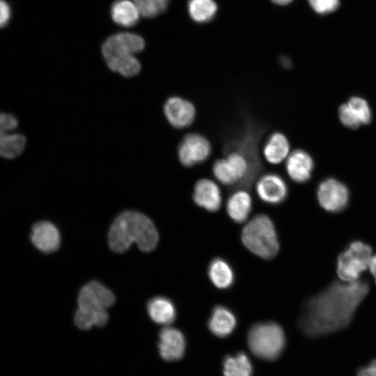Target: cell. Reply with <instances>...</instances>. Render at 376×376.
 I'll return each instance as SVG.
<instances>
[{
    "mask_svg": "<svg viewBox=\"0 0 376 376\" xmlns=\"http://www.w3.org/2000/svg\"><path fill=\"white\" fill-rule=\"evenodd\" d=\"M253 369L250 360L244 352L235 356H227L224 361L225 376H252Z\"/></svg>",
    "mask_w": 376,
    "mask_h": 376,
    "instance_id": "obj_23",
    "label": "cell"
},
{
    "mask_svg": "<svg viewBox=\"0 0 376 376\" xmlns=\"http://www.w3.org/2000/svg\"><path fill=\"white\" fill-rule=\"evenodd\" d=\"M186 347L183 334L178 329L165 327L159 334L158 348L161 357L168 361L180 359Z\"/></svg>",
    "mask_w": 376,
    "mask_h": 376,
    "instance_id": "obj_12",
    "label": "cell"
},
{
    "mask_svg": "<svg viewBox=\"0 0 376 376\" xmlns=\"http://www.w3.org/2000/svg\"><path fill=\"white\" fill-rule=\"evenodd\" d=\"M347 104L361 125L370 122L371 111L366 100L359 97H352L348 100Z\"/></svg>",
    "mask_w": 376,
    "mask_h": 376,
    "instance_id": "obj_26",
    "label": "cell"
},
{
    "mask_svg": "<svg viewBox=\"0 0 376 376\" xmlns=\"http://www.w3.org/2000/svg\"><path fill=\"white\" fill-rule=\"evenodd\" d=\"M308 1L313 10L320 15L334 12L340 6V0H308Z\"/></svg>",
    "mask_w": 376,
    "mask_h": 376,
    "instance_id": "obj_28",
    "label": "cell"
},
{
    "mask_svg": "<svg viewBox=\"0 0 376 376\" xmlns=\"http://www.w3.org/2000/svg\"><path fill=\"white\" fill-rule=\"evenodd\" d=\"M368 268L374 278L375 282L376 283V255L372 256Z\"/></svg>",
    "mask_w": 376,
    "mask_h": 376,
    "instance_id": "obj_32",
    "label": "cell"
},
{
    "mask_svg": "<svg viewBox=\"0 0 376 376\" xmlns=\"http://www.w3.org/2000/svg\"><path fill=\"white\" fill-rule=\"evenodd\" d=\"M252 208V199L245 190L239 189L232 194L227 200L226 211L229 217L235 223L244 222Z\"/></svg>",
    "mask_w": 376,
    "mask_h": 376,
    "instance_id": "obj_19",
    "label": "cell"
},
{
    "mask_svg": "<svg viewBox=\"0 0 376 376\" xmlns=\"http://www.w3.org/2000/svg\"><path fill=\"white\" fill-rule=\"evenodd\" d=\"M211 152V145L203 135L190 133L185 136L178 149L181 164L190 167L205 162Z\"/></svg>",
    "mask_w": 376,
    "mask_h": 376,
    "instance_id": "obj_10",
    "label": "cell"
},
{
    "mask_svg": "<svg viewBox=\"0 0 376 376\" xmlns=\"http://www.w3.org/2000/svg\"><path fill=\"white\" fill-rule=\"evenodd\" d=\"M285 167L292 180L303 183L310 179L314 163L311 155L306 151L295 150L288 157Z\"/></svg>",
    "mask_w": 376,
    "mask_h": 376,
    "instance_id": "obj_16",
    "label": "cell"
},
{
    "mask_svg": "<svg viewBox=\"0 0 376 376\" xmlns=\"http://www.w3.org/2000/svg\"><path fill=\"white\" fill-rule=\"evenodd\" d=\"M372 258L371 247L361 241H354L338 256L336 272L344 282H354L366 271Z\"/></svg>",
    "mask_w": 376,
    "mask_h": 376,
    "instance_id": "obj_7",
    "label": "cell"
},
{
    "mask_svg": "<svg viewBox=\"0 0 376 376\" xmlns=\"http://www.w3.org/2000/svg\"><path fill=\"white\" fill-rule=\"evenodd\" d=\"M241 240L249 251L265 260L272 259L279 251L274 222L265 214H256L244 226Z\"/></svg>",
    "mask_w": 376,
    "mask_h": 376,
    "instance_id": "obj_5",
    "label": "cell"
},
{
    "mask_svg": "<svg viewBox=\"0 0 376 376\" xmlns=\"http://www.w3.org/2000/svg\"><path fill=\"white\" fill-rule=\"evenodd\" d=\"M147 310L150 318L157 324L169 325L176 318L175 305L164 297H156L149 300Z\"/></svg>",
    "mask_w": 376,
    "mask_h": 376,
    "instance_id": "obj_20",
    "label": "cell"
},
{
    "mask_svg": "<svg viewBox=\"0 0 376 376\" xmlns=\"http://www.w3.org/2000/svg\"><path fill=\"white\" fill-rule=\"evenodd\" d=\"M17 126L18 121L13 115L0 112V157L13 159L23 152L25 137L13 132Z\"/></svg>",
    "mask_w": 376,
    "mask_h": 376,
    "instance_id": "obj_8",
    "label": "cell"
},
{
    "mask_svg": "<svg viewBox=\"0 0 376 376\" xmlns=\"http://www.w3.org/2000/svg\"><path fill=\"white\" fill-rule=\"evenodd\" d=\"M236 324V317L229 308L221 304L213 307L207 325L214 335L221 338L226 337L233 331Z\"/></svg>",
    "mask_w": 376,
    "mask_h": 376,
    "instance_id": "obj_17",
    "label": "cell"
},
{
    "mask_svg": "<svg viewBox=\"0 0 376 376\" xmlns=\"http://www.w3.org/2000/svg\"><path fill=\"white\" fill-rule=\"evenodd\" d=\"M288 187L276 173H267L256 184V192L260 200L267 204L279 205L288 196Z\"/></svg>",
    "mask_w": 376,
    "mask_h": 376,
    "instance_id": "obj_11",
    "label": "cell"
},
{
    "mask_svg": "<svg viewBox=\"0 0 376 376\" xmlns=\"http://www.w3.org/2000/svg\"><path fill=\"white\" fill-rule=\"evenodd\" d=\"M212 170L214 176L219 182L224 185L233 186V189L234 188L237 181L226 158L215 161Z\"/></svg>",
    "mask_w": 376,
    "mask_h": 376,
    "instance_id": "obj_27",
    "label": "cell"
},
{
    "mask_svg": "<svg viewBox=\"0 0 376 376\" xmlns=\"http://www.w3.org/2000/svg\"><path fill=\"white\" fill-rule=\"evenodd\" d=\"M164 114L174 127L182 129L193 123L196 109L191 102L180 97H171L164 104Z\"/></svg>",
    "mask_w": 376,
    "mask_h": 376,
    "instance_id": "obj_13",
    "label": "cell"
},
{
    "mask_svg": "<svg viewBox=\"0 0 376 376\" xmlns=\"http://www.w3.org/2000/svg\"><path fill=\"white\" fill-rule=\"evenodd\" d=\"M11 17V8L5 0H0V28L6 26Z\"/></svg>",
    "mask_w": 376,
    "mask_h": 376,
    "instance_id": "obj_30",
    "label": "cell"
},
{
    "mask_svg": "<svg viewBox=\"0 0 376 376\" xmlns=\"http://www.w3.org/2000/svg\"><path fill=\"white\" fill-rule=\"evenodd\" d=\"M207 275L212 283L221 290L229 289L235 281V272L232 266L221 257L214 258L210 262Z\"/></svg>",
    "mask_w": 376,
    "mask_h": 376,
    "instance_id": "obj_18",
    "label": "cell"
},
{
    "mask_svg": "<svg viewBox=\"0 0 376 376\" xmlns=\"http://www.w3.org/2000/svg\"><path fill=\"white\" fill-rule=\"evenodd\" d=\"M292 0H272V2H274L276 4L281 5V6H285L288 3H290Z\"/></svg>",
    "mask_w": 376,
    "mask_h": 376,
    "instance_id": "obj_33",
    "label": "cell"
},
{
    "mask_svg": "<svg viewBox=\"0 0 376 376\" xmlns=\"http://www.w3.org/2000/svg\"><path fill=\"white\" fill-rule=\"evenodd\" d=\"M30 237L32 244L38 250L46 253L56 251L61 242L58 228L47 221H40L34 224Z\"/></svg>",
    "mask_w": 376,
    "mask_h": 376,
    "instance_id": "obj_14",
    "label": "cell"
},
{
    "mask_svg": "<svg viewBox=\"0 0 376 376\" xmlns=\"http://www.w3.org/2000/svg\"><path fill=\"white\" fill-rule=\"evenodd\" d=\"M159 240L158 233L152 221L135 211L120 214L111 226L109 244L117 253L126 251L133 243L145 252L155 249Z\"/></svg>",
    "mask_w": 376,
    "mask_h": 376,
    "instance_id": "obj_2",
    "label": "cell"
},
{
    "mask_svg": "<svg viewBox=\"0 0 376 376\" xmlns=\"http://www.w3.org/2000/svg\"><path fill=\"white\" fill-rule=\"evenodd\" d=\"M338 115L340 122L347 127L355 129L361 125V123L354 116L347 104L340 105Z\"/></svg>",
    "mask_w": 376,
    "mask_h": 376,
    "instance_id": "obj_29",
    "label": "cell"
},
{
    "mask_svg": "<svg viewBox=\"0 0 376 376\" xmlns=\"http://www.w3.org/2000/svg\"><path fill=\"white\" fill-rule=\"evenodd\" d=\"M317 198L323 209L330 212H338L347 207L349 191L342 182L334 178H328L320 183Z\"/></svg>",
    "mask_w": 376,
    "mask_h": 376,
    "instance_id": "obj_9",
    "label": "cell"
},
{
    "mask_svg": "<svg viewBox=\"0 0 376 376\" xmlns=\"http://www.w3.org/2000/svg\"><path fill=\"white\" fill-rule=\"evenodd\" d=\"M358 376H376V359L372 361L368 365L359 369Z\"/></svg>",
    "mask_w": 376,
    "mask_h": 376,
    "instance_id": "obj_31",
    "label": "cell"
},
{
    "mask_svg": "<svg viewBox=\"0 0 376 376\" xmlns=\"http://www.w3.org/2000/svg\"><path fill=\"white\" fill-rule=\"evenodd\" d=\"M78 308L75 315L76 326L83 330L102 327L108 321L107 308L115 302L113 293L100 283L93 281L79 291Z\"/></svg>",
    "mask_w": 376,
    "mask_h": 376,
    "instance_id": "obj_3",
    "label": "cell"
},
{
    "mask_svg": "<svg viewBox=\"0 0 376 376\" xmlns=\"http://www.w3.org/2000/svg\"><path fill=\"white\" fill-rule=\"evenodd\" d=\"M217 6L213 0H189L188 10L190 17L196 22H207L215 15Z\"/></svg>",
    "mask_w": 376,
    "mask_h": 376,
    "instance_id": "obj_24",
    "label": "cell"
},
{
    "mask_svg": "<svg viewBox=\"0 0 376 376\" xmlns=\"http://www.w3.org/2000/svg\"><path fill=\"white\" fill-rule=\"evenodd\" d=\"M289 150L290 143L286 136L282 133L274 132L265 143L264 155L267 162L275 164L281 162Z\"/></svg>",
    "mask_w": 376,
    "mask_h": 376,
    "instance_id": "obj_22",
    "label": "cell"
},
{
    "mask_svg": "<svg viewBox=\"0 0 376 376\" xmlns=\"http://www.w3.org/2000/svg\"><path fill=\"white\" fill-rule=\"evenodd\" d=\"M193 200L199 207L208 212H214L221 205V193L218 185L211 180H198L194 188Z\"/></svg>",
    "mask_w": 376,
    "mask_h": 376,
    "instance_id": "obj_15",
    "label": "cell"
},
{
    "mask_svg": "<svg viewBox=\"0 0 376 376\" xmlns=\"http://www.w3.org/2000/svg\"><path fill=\"white\" fill-rule=\"evenodd\" d=\"M141 15L155 17L163 13L169 5V0H132Z\"/></svg>",
    "mask_w": 376,
    "mask_h": 376,
    "instance_id": "obj_25",
    "label": "cell"
},
{
    "mask_svg": "<svg viewBox=\"0 0 376 376\" xmlns=\"http://www.w3.org/2000/svg\"><path fill=\"white\" fill-rule=\"evenodd\" d=\"M285 340L282 327L272 321L253 324L247 336L251 351L265 360H274L279 357L285 346Z\"/></svg>",
    "mask_w": 376,
    "mask_h": 376,
    "instance_id": "obj_6",
    "label": "cell"
},
{
    "mask_svg": "<svg viewBox=\"0 0 376 376\" xmlns=\"http://www.w3.org/2000/svg\"><path fill=\"white\" fill-rule=\"evenodd\" d=\"M145 42L142 37L132 33H119L108 38L102 52L109 68L124 77H132L141 70V64L134 54L142 51Z\"/></svg>",
    "mask_w": 376,
    "mask_h": 376,
    "instance_id": "obj_4",
    "label": "cell"
},
{
    "mask_svg": "<svg viewBox=\"0 0 376 376\" xmlns=\"http://www.w3.org/2000/svg\"><path fill=\"white\" fill-rule=\"evenodd\" d=\"M368 292L369 284L363 280L333 282L304 303L300 329L314 338L347 327Z\"/></svg>",
    "mask_w": 376,
    "mask_h": 376,
    "instance_id": "obj_1",
    "label": "cell"
},
{
    "mask_svg": "<svg viewBox=\"0 0 376 376\" xmlns=\"http://www.w3.org/2000/svg\"><path fill=\"white\" fill-rule=\"evenodd\" d=\"M140 15L137 6L131 0H117L111 8V16L114 22L124 27L135 25Z\"/></svg>",
    "mask_w": 376,
    "mask_h": 376,
    "instance_id": "obj_21",
    "label": "cell"
}]
</instances>
